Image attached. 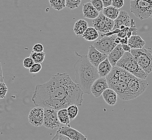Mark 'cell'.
<instances>
[{"label": "cell", "instance_id": "obj_1", "mask_svg": "<svg viewBox=\"0 0 152 140\" xmlns=\"http://www.w3.org/2000/svg\"><path fill=\"white\" fill-rule=\"evenodd\" d=\"M84 94L69 74L57 73L48 82L36 86L31 100L36 106L58 111L70 105L82 106Z\"/></svg>", "mask_w": 152, "mask_h": 140}, {"label": "cell", "instance_id": "obj_2", "mask_svg": "<svg viewBox=\"0 0 152 140\" xmlns=\"http://www.w3.org/2000/svg\"><path fill=\"white\" fill-rule=\"evenodd\" d=\"M75 54L78 57L73 66L76 83L79 85L84 93L89 95L91 93L92 84L100 77L97 68L89 61L88 55H80L77 51Z\"/></svg>", "mask_w": 152, "mask_h": 140}, {"label": "cell", "instance_id": "obj_3", "mask_svg": "<svg viewBox=\"0 0 152 140\" xmlns=\"http://www.w3.org/2000/svg\"><path fill=\"white\" fill-rule=\"evenodd\" d=\"M115 66L122 68L139 78L146 79L148 76L141 69L130 52H125L122 57L117 61Z\"/></svg>", "mask_w": 152, "mask_h": 140}, {"label": "cell", "instance_id": "obj_4", "mask_svg": "<svg viewBox=\"0 0 152 140\" xmlns=\"http://www.w3.org/2000/svg\"><path fill=\"white\" fill-rule=\"evenodd\" d=\"M130 11L140 20L148 18L152 14V0H131Z\"/></svg>", "mask_w": 152, "mask_h": 140}, {"label": "cell", "instance_id": "obj_5", "mask_svg": "<svg viewBox=\"0 0 152 140\" xmlns=\"http://www.w3.org/2000/svg\"><path fill=\"white\" fill-rule=\"evenodd\" d=\"M130 52L134 57L141 69L147 75L152 72V53L151 50L142 47L138 49H131Z\"/></svg>", "mask_w": 152, "mask_h": 140}, {"label": "cell", "instance_id": "obj_6", "mask_svg": "<svg viewBox=\"0 0 152 140\" xmlns=\"http://www.w3.org/2000/svg\"><path fill=\"white\" fill-rule=\"evenodd\" d=\"M127 100H130L143 94L148 87V84L146 79L134 77L127 83Z\"/></svg>", "mask_w": 152, "mask_h": 140}, {"label": "cell", "instance_id": "obj_7", "mask_svg": "<svg viewBox=\"0 0 152 140\" xmlns=\"http://www.w3.org/2000/svg\"><path fill=\"white\" fill-rule=\"evenodd\" d=\"M92 20L93 26L98 31L106 34L112 31L114 26V20L106 18L102 12H100L97 18Z\"/></svg>", "mask_w": 152, "mask_h": 140}, {"label": "cell", "instance_id": "obj_8", "mask_svg": "<svg viewBox=\"0 0 152 140\" xmlns=\"http://www.w3.org/2000/svg\"><path fill=\"white\" fill-rule=\"evenodd\" d=\"M115 35L104 36L96 42L94 44V46L100 52L108 55L118 45L115 43Z\"/></svg>", "mask_w": 152, "mask_h": 140}, {"label": "cell", "instance_id": "obj_9", "mask_svg": "<svg viewBox=\"0 0 152 140\" xmlns=\"http://www.w3.org/2000/svg\"><path fill=\"white\" fill-rule=\"evenodd\" d=\"M57 111L55 109L44 108V123L43 125L50 129L59 128L61 122L59 121Z\"/></svg>", "mask_w": 152, "mask_h": 140}, {"label": "cell", "instance_id": "obj_10", "mask_svg": "<svg viewBox=\"0 0 152 140\" xmlns=\"http://www.w3.org/2000/svg\"><path fill=\"white\" fill-rule=\"evenodd\" d=\"M28 120L31 125L39 127L43 125L44 123V108L36 106L30 112Z\"/></svg>", "mask_w": 152, "mask_h": 140}, {"label": "cell", "instance_id": "obj_11", "mask_svg": "<svg viewBox=\"0 0 152 140\" xmlns=\"http://www.w3.org/2000/svg\"><path fill=\"white\" fill-rule=\"evenodd\" d=\"M88 59L92 64L97 68L101 62L107 58L108 55L103 53L97 50L94 45H91L88 47Z\"/></svg>", "mask_w": 152, "mask_h": 140}, {"label": "cell", "instance_id": "obj_12", "mask_svg": "<svg viewBox=\"0 0 152 140\" xmlns=\"http://www.w3.org/2000/svg\"><path fill=\"white\" fill-rule=\"evenodd\" d=\"M109 88L106 77H100L96 79L92 84L91 93L95 98H99L106 89Z\"/></svg>", "mask_w": 152, "mask_h": 140}, {"label": "cell", "instance_id": "obj_13", "mask_svg": "<svg viewBox=\"0 0 152 140\" xmlns=\"http://www.w3.org/2000/svg\"><path fill=\"white\" fill-rule=\"evenodd\" d=\"M58 131L64 135L70 140H86L87 137L78 131L71 127L70 125H65L59 128Z\"/></svg>", "mask_w": 152, "mask_h": 140}, {"label": "cell", "instance_id": "obj_14", "mask_svg": "<svg viewBox=\"0 0 152 140\" xmlns=\"http://www.w3.org/2000/svg\"><path fill=\"white\" fill-rule=\"evenodd\" d=\"M132 18H131L128 13L125 10H120L118 17L114 20V26L112 30L119 29L120 26H125L129 27L131 24Z\"/></svg>", "mask_w": 152, "mask_h": 140}, {"label": "cell", "instance_id": "obj_15", "mask_svg": "<svg viewBox=\"0 0 152 140\" xmlns=\"http://www.w3.org/2000/svg\"><path fill=\"white\" fill-rule=\"evenodd\" d=\"M125 51L123 50L121 44L119 43L108 54L107 58L113 67L115 66L117 61L122 57Z\"/></svg>", "mask_w": 152, "mask_h": 140}, {"label": "cell", "instance_id": "obj_16", "mask_svg": "<svg viewBox=\"0 0 152 140\" xmlns=\"http://www.w3.org/2000/svg\"><path fill=\"white\" fill-rule=\"evenodd\" d=\"M100 12L96 10L90 2L84 3L83 5V14L84 17L94 20L99 15Z\"/></svg>", "mask_w": 152, "mask_h": 140}, {"label": "cell", "instance_id": "obj_17", "mask_svg": "<svg viewBox=\"0 0 152 140\" xmlns=\"http://www.w3.org/2000/svg\"><path fill=\"white\" fill-rule=\"evenodd\" d=\"M103 99L108 105L114 106L116 104L118 99V94L113 89L108 88L102 93Z\"/></svg>", "mask_w": 152, "mask_h": 140}, {"label": "cell", "instance_id": "obj_18", "mask_svg": "<svg viewBox=\"0 0 152 140\" xmlns=\"http://www.w3.org/2000/svg\"><path fill=\"white\" fill-rule=\"evenodd\" d=\"M112 69L113 66L107 58L101 62L97 67L98 72L100 77H106L111 73Z\"/></svg>", "mask_w": 152, "mask_h": 140}, {"label": "cell", "instance_id": "obj_19", "mask_svg": "<svg viewBox=\"0 0 152 140\" xmlns=\"http://www.w3.org/2000/svg\"><path fill=\"white\" fill-rule=\"evenodd\" d=\"M127 44L131 47V49H138L143 47L146 42L140 36L135 35L129 38Z\"/></svg>", "mask_w": 152, "mask_h": 140}, {"label": "cell", "instance_id": "obj_20", "mask_svg": "<svg viewBox=\"0 0 152 140\" xmlns=\"http://www.w3.org/2000/svg\"><path fill=\"white\" fill-rule=\"evenodd\" d=\"M88 27V23L83 19H80L76 22L74 26L73 30L75 34L78 37H82L83 34Z\"/></svg>", "mask_w": 152, "mask_h": 140}, {"label": "cell", "instance_id": "obj_21", "mask_svg": "<svg viewBox=\"0 0 152 140\" xmlns=\"http://www.w3.org/2000/svg\"><path fill=\"white\" fill-rule=\"evenodd\" d=\"M120 12V9L115 8L113 6H110L104 8L102 12L106 18L114 20L118 17Z\"/></svg>", "mask_w": 152, "mask_h": 140}, {"label": "cell", "instance_id": "obj_22", "mask_svg": "<svg viewBox=\"0 0 152 140\" xmlns=\"http://www.w3.org/2000/svg\"><path fill=\"white\" fill-rule=\"evenodd\" d=\"M82 37L84 38L86 41L92 42L96 40L99 37V33L95 28L92 26L88 27L83 34Z\"/></svg>", "mask_w": 152, "mask_h": 140}, {"label": "cell", "instance_id": "obj_23", "mask_svg": "<svg viewBox=\"0 0 152 140\" xmlns=\"http://www.w3.org/2000/svg\"><path fill=\"white\" fill-rule=\"evenodd\" d=\"M59 121L61 124L70 125V120L67 113V108H62L57 111Z\"/></svg>", "mask_w": 152, "mask_h": 140}, {"label": "cell", "instance_id": "obj_24", "mask_svg": "<svg viewBox=\"0 0 152 140\" xmlns=\"http://www.w3.org/2000/svg\"><path fill=\"white\" fill-rule=\"evenodd\" d=\"M50 6L53 9L61 11L66 7V0H49Z\"/></svg>", "mask_w": 152, "mask_h": 140}, {"label": "cell", "instance_id": "obj_25", "mask_svg": "<svg viewBox=\"0 0 152 140\" xmlns=\"http://www.w3.org/2000/svg\"><path fill=\"white\" fill-rule=\"evenodd\" d=\"M45 56V53L43 51L41 52H36L32 51L31 52L30 57H31L35 63H41L42 64L44 61Z\"/></svg>", "mask_w": 152, "mask_h": 140}, {"label": "cell", "instance_id": "obj_26", "mask_svg": "<svg viewBox=\"0 0 152 140\" xmlns=\"http://www.w3.org/2000/svg\"><path fill=\"white\" fill-rule=\"evenodd\" d=\"M67 111L70 120L71 121H73L78 113V106L76 105H70L67 108Z\"/></svg>", "mask_w": 152, "mask_h": 140}, {"label": "cell", "instance_id": "obj_27", "mask_svg": "<svg viewBox=\"0 0 152 140\" xmlns=\"http://www.w3.org/2000/svg\"><path fill=\"white\" fill-rule=\"evenodd\" d=\"M82 0H66V7L71 10L78 8Z\"/></svg>", "mask_w": 152, "mask_h": 140}, {"label": "cell", "instance_id": "obj_28", "mask_svg": "<svg viewBox=\"0 0 152 140\" xmlns=\"http://www.w3.org/2000/svg\"><path fill=\"white\" fill-rule=\"evenodd\" d=\"M90 2L98 12H102L104 8L102 0H91Z\"/></svg>", "mask_w": 152, "mask_h": 140}, {"label": "cell", "instance_id": "obj_29", "mask_svg": "<svg viewBox=\"0 0 152 140\" xmlns=\"http://www.w3.org/2000/svg\"><path fill=\"white\" fill-rule=\"evenodd\" d=\"M8 92V88L4 82H0V99H4Z\"/></svg>", "mask_w": 152, "mask_h": 140}, {"label": "cell", "instance_id": "obj_30", "mask_svg": "<svg viewBox=\"0 0 152 140\" xmlns=\"http://www.w3.org/2000/svg\"><path fill=\"white\" fill-rule=\"evenodd\" d=\"M42 64L41 63H34L31 67L29 69V72L30 73H37L42 69Z\"/></svg>", "mask_w": 152, "mask_h": 140}, {"label": "cell", "instance_id": "obj_31", "mask_svg": "<svg viewBox=\"0 0 152 140\" xmlns=\"http://www.w3.org/2000/svg\"><path fill=\"white\" fill-rule=\"evenodd\" d=\"M34 63H35L33 61V59L31 58V57H26V58H24L23 61V65L26 69H29Z\"/></svg>", "mask_w": 152, "mask_h": 140}, {"label": "cell", "instance_id": "obj_32", "mask_svg": "<svg viewBox=\"0 0 152 140\" xmlns=\"http://www.w3.org/2000/svg\"><path fill=\"white\" fill-rule=\"evenodd\" d=\"M52 140H70V139L65 136L64 135L62 134L59 133L58 131L56 132V134L51 139Z\"/></svg>", "mask_w": 152, "mask_h": 140}, {"label": "cell", "instance_id": "obj_33", "mask_svg": "<svg viewBox=\"0 0 152 140\" xmlns=\"http://www.w3.org/2000/svg\"><path fill=\"white\" fill-rule=\"evenodd\" d=\"M124 5V0H112V6H113L115 8L120 9Z\"/></svg>", "mask_w": 152, "mask_h": 140}, {"label": "cell", "instance_id": "obj_34", "mask_svg": "<svg viewBox=\"0 0 152 140\" xmlns=\"http://www.w3.org/2000/svg\"><path fill=\"white\" fill-rule=\"evenodd\" d=\"M44 50V47L42 44H36L32 47V51L36 52H43Z\"/></svg>", "mask_w": 152, "mask_h": 140}, {"label": "cell", "instance_id": "obj_35", "mask_svg": "<svg viewBox=\"0 0 152 140\" xmlns=\"http://www.w3.org/2000/svg\"><path fill=\"white\" fill-rule=\"evenodd\" d=\"M117 36L118 37H120L121 38H125V37H127L125 28L124 29L120 30L118 34H117Z\"/></svg>", "mask_w": 152, "mask_h": 140}, {"label": "cell", "instance_id": "obj_36", "mask_svg": "<svg viewBox=\"0 0 152 140\" xmlns=\"http://www.w3.org/2000/svg\"><path fill=\"white\" fill-rule=\"evenodd\" d=\"M121 47L125 52H130L131 50V47L128 44H121Z\"/></svg>", "mask_w": 152, "mask_h": 140}, {"label": "cell", "instance_id": "obj_37", "mask_svg": "<svg viewBox=\"0 0 152 140\" xmlns=\"http://www.w3.org/2000/svg\"><path fill=\"white\" fill-rule=\"evenodd\" d=\"M102 1L104 4V8L107 7L108 6H112V0H102Z\"/></svg>", "mask_w": 152, "mask_h": 140}, {"label": "cell", "instance_id": "obj_38", "mask_svg": "<svg viewBox=\"0 0 152 140\" xmlns=\"http://www.w3.org/2000/svg\"><path fill=\"white\" fill-rule=\"evenodd\" d=\"M128 40H129V38L127 37H125V38H121L120 43L121 44H127Z\"/></svg>", "mask_w": 152, "mask_h": 140}, {"label": "cell", "instance_id": "obj_39", "mask_svg": "<svg viewBox=\"0 0 152 140\" xmlns=\"http://www.w3.org/2000/svg\"><path fill=\"white\" fill-rule=\"evenodd\" d=\"M4 82V78H3L2 69V65L0 61V82Z\"/></svg>", "mask_w": 152, "mask_h": 140}, {"label": "cell", "instance_id": "obj_40", "mask_svg": "<svg viewBox=\"0 0 152 140\" xmlns=\"http://www.w3.org/2000/svg\"><path fill=\"white\" fill-rule=\"evenodd\" d=\"M120 40H121V38L117 36V37H116L115 39V43L117 44H119Z\"/></svg>", "mask_w": 152, "mask_h": 140}, {"label": "cell", "instance_id": "obj_41", "mask_svg": "<svg viewBox=\"0 0 152 140\" xmlns=\"http://www.w3.org/2000/svg\"><path fill=\"white\" fill-rule=\"evenodd\" d=\"M151 17H152V15H151Z\"/></svg>", "mask_w": 152, "mask_h": 140}]
</instances>
